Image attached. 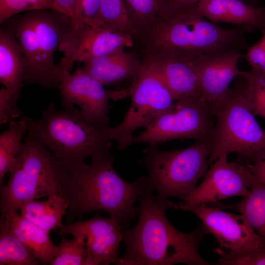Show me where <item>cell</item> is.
<instances>
[{"label":"cell","mask_w":265,"mask_h":265,"mask_svg":"<svg viewBox=\"0 0 265 265\" xmlns=\"http://www.w3.org/2000/svg\"><path fill=\"white\" fill-rule=\"evenodd\" d=\"M56 88L59 91L63 106L78 105L87 121L108 126V102L113 98V91L106 90L99 80L79 67L71 74L66 71Z\"/></svg>","instance_id":"4fadbf2b"},{"label":"cell","mask_w":265,"mask_h":265,"mask_svg":"<svg viewBox=\"0 0 265 265\" xmlns=\"http://www.w3.org/2000/svg\"><path fill=\"white\" fill-rule=\"evenodd\" d=\"M21 91H10L4 87L0 90V124H10L18 118L21 111L17 106Z\"/></svg>","instance_id":"836d02e7"},{"label":"cell","mask_w":265,"mask_h":265,"mask_svg":"<svg viewBox=\"0 0 265 265\" xmlns=\"http://www.w3.org/2000/svg\"><path fill=\"white\" fill-rule=\"evenodd\" d=\"M101 0H76L68 32L61 42L66 46L73 42L86 28L96 24Z\"/></svg>","instance_id":"f1b7e54d"},{"label":"cell","mask_w":265,"mask_h":265,"mask_svg":"<svg viewBox=\"0 0 265 265\" xmlns=\"http://www.w3.org/2000/svg\"><path fill=\"white\" fill-rule=\"evenodd\" d=\"M45 201L33 200L24 204L19 209L20 215L50 233L62 224L66 214L68 201L65 197L54 194Z\"/></svg>","instance_id":"603a6c76"},{"label":"cell","mask_w":265,"mask_h":265,"mask_svg":"<svg viewBox=\"0 0 265 265\" xmlns=\"http://www.w3.org/2000/svg\"><path fill=\"white\" fill-rule=\"evenodd\" d=\"M8 129L0 136V184L2 185L5 175L14 169L23 143L21 140L28 130L27 117L14 121Z\"/></svg>","instance_id":"d4e9b609"},{"label":"cell","mask_w":265,"mask_h":265,"mask_svg":"<svg viewBox=\"0 0 265 265\" xmlns=\"http://www.w3.org/2000/svg\"><path fill=\"white\" fill-rule=\"evenodd\" d=\"M53 9L72 16L76 0H50Z\"/></svg>","instance_id":"d590c367"},{"label":"cell","mask_w":265,"mask_h":265,"mask_svg":"<svg viewBox=\"0 0 265 265\" xmlns=\"http://www.w3.org/2000/svg\"><path fill=\"white\" fill-rule=\"evenodd\" d=\"M123 228L117 219L97 214L86 220L62 223L57 229L60 236L71 235L84 243L87 252L84 265H108L118 262Z\"/></svg>","instance_id":"8fae6325"},{"label":"cell","mask_w":265,"mask_h":265,"mask_svg":"<svg viewBox=\"0 0 265 265\" xmlns=\"http://www.w3.org/2000/svg\"><path fill=\"white\" fill-rule=\"evenodd\" d=\"M243 0V1H244V0Z\"/></svg>","instance_id":"f35d334b"},{"label":"cell","mask_w":265,"mask_h":265,"mask_svg":"<svg viewBox=\"0 0 265 265\" xmlns=\"http://www.w3.org/2000/svg\"><path fill=\"white\" fill-rule=\"evenodd\" d=\"M134 45V38L129 33L99 25L90 26L61 51L63 56L58 64L70 72L76 62L82 63Z\"/></svg>","instance_id":"9a60e30c"},{"label":"cell","mask_w":265,"mask_h":265,"mask_svg":"<svg viewBox=\"0 0 265 265\" xmlns=\"http://www.w3.org/2000/svg\"><path fill=\"white\" fill-rule=\"evenodd\" d=\"M201 14L214 23H227L265 29V6H256L242 0H205L197 4Z\"/></svg>","instance_id":"ffe728a7"},{"label":"cell","mask_w":265,"mask_h":265,"mask_svg":"<svg viewBox=\"0 0 265 265\" xmlns=\"http://www.w3.org/2000/svg\"><path fill=\"white\" fill-rule=\"evenodd\" d=\"M52 9L50 0H0V23L8 18L27 11Z\"/></svg>","instance_id":"d6a6232c"},{"label":"cell","mask_w":265,"mask_h":265,"mask_svg":"<svg viewBox=\"0 0 265 265\" xmlns=\"http://www.w3.org/2000/svg\"><path fill=\"white\" fill-rule=\"evenodd\" d=\"M241 51L229 50L198 57L188 62L197 74L201 98L212 104L222 98L232 80L239 75Z\"/></svg>","instance_id":"5bb4252c"},{"label":"cell","mask_w":265,"mask_h":265,"mask_svg":"<svg viewBox=\"0 0 265 265\" xmlns=\"http://www.w3.org/2000/svg\"><path fill=\"white\" fill-rule=\"evenodd\" d=\"M171 209L189 212L202 222L209 233L220 245L229 250L249 249L265 245V238L254 229L243 214L224 212L210 204L195 206L169 201Z\"/></svg>","instance_id":"7c38bea8"},{"label":"cell","mask_w":265,"mask_h":265,"mask_svg":"<svg viewBox=\"0 0 265 265\" xmlns=\"http://www.w3.org/2000/svg\"><path fill=\"white\" fill-rule=\"evenodd\" d=\"M197 3H175L135 39L141 55H171L186 62L229 50H247L246 34L253 28L222 27L204 17Z\"/></svg>","instance_id":"7a4b0ae2"},{"label":"cell","mask_w":265,"mask_h":265,"mask_svg":"<svg viewBox=\"0 0 265 265\" xmlns=\"http://www.w3.org/2000/svg\"><path fill=\"white\" fill-rule=\"evenodd\" d=\"M227 157L222 154L211 164L200 185L191 194L181 199L184 203L195 206L249 194L256 177L246 164L228 162Z\"/></svg>","instance_id":"30bf717a"},{"label":"cell","mask_w":265,"mask_h":265,"mask_svg":"<svg viewBox=\"0 0 265 265\" xmlns=\"http://www.w3.org/2000/svg\"><path fill=\"white\" fill-rule=\"evenodd\" d=\"M141 58L150 62L176 101L201 98L198 76L186 61L164 54H141Z\"/></svg>","instance_id":"ac0fdd59"},{"label":"cell","mask_w":265,"mask_h":265,"mask_svg":"<svg viewBox=\"0 0 265 265\" xmlns=\"http://www.w3.org/2000/svg\"><path fill=\"white\" fill-rule=\"evenodd\" d=\"M30 11L44 68L53 87H56L68 71L55 64L54 55L68 32L71 17L52 9Z\"/></svg>","instance_id":"2e32d148"},{"label":"cell","mask_w":265,"mask_h":265,"mask_svg":"<svg viewBox=\"0 0 265 265\" xmlns=\"http://www.w3.org/2000/svg\"><path fill=\"white\" fill-rule=\"evenodd\" d=\"M26 62L20 43L9 31L0 29V82L13 91H21Z\"/></svg>","instance_id":"7402d4cb"},{"label":"cell","mask_w":265,"mask_h":265,"mask_svg":"<svg viewBox=\"0 0 265 265\" xmlns=\"http://www.w3.org/2000/svg\"><path fill=\"white\" fill-rule=\"evenodd\" d=\"M239 76L244 80L246 96L253 113L265 119V74L251 68L240 71Z\"/></svg>","instance_id":"f546056e"},{"label":"cell","mask_w":265,"mask_h":265,"mask_svg":"<svg viewBox=\"0 0 265 265\" xmlns=\"http://www.w3.org/2000/svg\"><path fill=\"white\" fill-rule=\"evenodd\" d=\"M142 68L137 78L128 88L119 90L121 98L130 97L131 103L122 121L116 127L106 128L109 138L120 151L131 145L133 132L147 128L176 101L153 66L141 59Z\"/></svg>","instance_id":"ba28073f"},{"label":"cell","mask_w":265,"mask_h":265,"mask_svg":"<svg viewBox=\"0 0 265 265\" xmlns=\"http://www.w3.org/2000/svg\"><path fill=\"white\" fill-rule=\"evenodd\" d=\"M124 1L131 20L138 32V36L147 29L155 20L168 14L175 4L169 0Z\"/></svg>","instance_id":"4316f807"},{"label":"cell","mask_w":265,"mask_h":265,"mask_svg":"<svg viewBox=\"0 0 265 265\" xmlns=\"http://www.w3.org/2000/svg\"><path fill=\"white\" fill-rule=\"evenodd\" d=\"M261 32L259 41L247 49L245 57L251 68L265 74V29Z\"/></svg>","instance_id":"e575fe53"},{"label":"cell","mask_w":265,"mask_h":265,"mask_svg":"<svg viewBox=\"0 0 265 265\" xmlns=\"http://www.w3.org/2000/svg\"><path fill=\"white\" fill-rule=\"evenodd\" d=\"M82 63V69L104 86L112 85L127 80H135L142 65L137 53L127 52L125 48Z\"/></svg>","instance_id":"d6986e66"},{"label":"cell","mask_w":265,"mask_h":265,"mask_svg":"<svg viewBox=\"0 0 265 265\" xmlns=\"http://www.w3.org/2000/svg\"><path fill=\"white\" fill-rule=\"evenodd\" d=\"M212 147V141H197L182 149L163 151L149 146L144 149L138 162L147 171L145 179L156 198L181 199L191 194L209 169Z\"/></svg>","instance_id":"52a82bcc"},{"label":"cell","mask_w":265,"mask_h":265,"mask_svg":"<svg viewBox=\"0 0 265 265\" xmlns=\"http://www.w3.org/2000/svg\"><path fill=\"white\" fill-rule=\"evenodd\" d=\"M70 171L28 128L8 182L0 187L1 213L18 212L25 203L54 194L66 198Z\"/></svg>","instance_id":"5b68a950"},{"label":"cell","mask_w":265,"mask_h":265,"mask_svg":"<svg viewBox=\"0 0 265 265\" xmlns=\"http://www.w3.org/2000/svg\"><path fill=\"white\" fill-rule=\"evenodd\" d=\"M27 121L28 128L70 171L86 163L88 157L110 153L107 126L87 121L75 106L59 109L51 103L39 119L27 117Z\"/></svg>","instance_id":"277c9868"},{"label":"cell","mask_w":265,"mask_h":265,"mask_svg":"<svg viewBox=\"0 0 265 265\" xmlns=\"http://www.w3.org/2000/svg\"><path fill=\"white\" fill-rule=\"evenodd\" d=\"M41 263L13 233L7 219L0 218V265H38Z\"/></svg>","instance_id":"484cf974"},{"label":"cell","mask_w":265,"mask_h":265,"mask_svg":"<svg viewBox=\"0 0 265 265\" xmlns=\"http://www.w3.org/2000/svg\"><path fill=\"white\" fill-rule=\"evenodd\" d=\"M215 251L220 255L218 263L221 265H265V245L227 252L218 249Z\"/></svg>","instance_id":"1f68e13d"},{"label":"cell","mask_w":265,"mask_h":265,"mask_svg":"<svg viewBox=\"0 0 265 265\" xmlns=\"http://www.w3.org/2000/svg\"><path fill=\"white\" fill-rule=\"evenodd\" d=\"M0 25L16 37L23 50L26 62L24 84H36L44 89L53 87L43 65L30 11L13 15Z\"/></svg>","instance_id":"e0dca14e"},{"label":"cell","mask_w":265,"mask_h":265,"mask_svg":"<svg viewBox=\"0 0 265 265\" xmlns=\"http://www.w3.org/2000/svg\"><path fill=\"white\" fill-rule=\"evenodd\" d=\"M91 159L90 164L85 163L70 171L65 188L68 201L67 222L101 211L128 227L137 216L136 201L148 187L144 176L133 183L123 180L114 169L111 153Z\"/></svg>","instance_id":"3957f363"},{"label":"cell","mask_w":265,"mask_h":265,"mask_svg":"<svg viewBox=\"0 0 265 265\" xmlns=\"http://www.w3.org/2000/svg\"><path fill=\"white\" fill-rule=\"evenodd\" d=\"M8 220L16 237L30 253L42 264L52 265L57 246L49 233L26 219L18 212L1 213Z\"/></svg>","instance_id":"44dd1931"},{"label":"cell","mask_w":265,"mask_h":265,"mask_svg":"<svg viewBox=\"0 0 265 265\" xmlns=\"http://www.w3.org/2000/svg\"><path fill=\"white\" fill-rule=\"evenodd\" d=\"M96 21L104 27L129 33L134 39L138 34L131 20L124 0H101Z\"/></svg>","instance_id":"83f0119b"},{"label":"cell","mask_w":265,"mask_h":265,"mask_svg":"<svg viewBox=\"0 0 265 265\" xmlns=\"http://www.w3.org/2000/svg\"><path fill=\"white\" fill-rule=\"evenodd\" d=\"M246 165L257 180L265 183V159L258 163Z\"/></svg>","instance_id":"8d00e7d4"},{"label":"cell","mask_w":265,"mask_h":265,"mask_svg":"<svg viewBox=\"0 0 265 265\" xmlns=\"http://www.w3.org/2000/svg\"><path fill=\"white\" fill-rule=\"evenodd\" d=\"M57 246L52 265H84L87 252L84 243L74 238L63 236Z\"/></svg>","instance_id":"4dcf8cb0"},{"label":"cell","mask_w":265,"mask_h":265,"mask_svg":"<svg viewBox=\"0 0 265 265\" xmlns=\"http://www.w3.org/2000/svg\"><path fill=\"white\" fill-rule=\"evenodd\" d=\"M137 207V225L123 228L126 248L116 265H213L199 252L209 233L203 224L189 233L177 230L166 217V211L171 209L169 201L157 199L148 185Z\"/></svg>","instance_id":"6da1fadb"},{"label":"cell","mask_w":265,"mask_h":265,"mask_svg":"<svg viewBox=\"0 0 265 265\" xmlns=\"http://www.w3.org/2000/svg\"><path fill=\"white\" fill-rule=\"evenodd\" d=\"M214 131L211 104L201 98L176 101L144 130L133 135L131 145L146 143L158 147L174 139L212 141Z\"/></svg>","instance_id":"9c48e42d"},{"label":"cell","mask_w":265,"mask_h":265,"mask_svg":"<svg viewBox=\"0 0 265 265\" xmlns=\"http://www.w3.org/2000/svg\"><path fill=\"white\" fill-rule=\"evenodd\" d=\"M211 104L215 123L210 164L222 154H237L235 161L242 164L265 159V131L251 110L243 78L238 76L226 94Z\"/></svg>","instance_id":"8992f818"},{"label":"cell","mask_w":265,"mask_h":265,"mask_svg":"<svg viewBox=\"0 0 265 265\" xmlns=\"http://www.w3.org/2000/svg\"><path fill=\"white\" fill-rule=\"evenodd\" d=\"M173 3L179 4H190V3H198V2L205 0H169Z\"/></svg>","instance_id":"74e56055"},{"label":"cell","mask_w":265,"mask_h":265,"mask_svg":"<svg viewBox=\"0 0 265 265\" xmlns=\"http://www.w3.org/2000/svg\"><path fill=\"white\" fill-rule=\"evenodd\" d=\"M211 204L221 210L239 212L246 217L255 231L265 238V183L256 179L250 188L249 194L237 203L225 205L217 202Z\"/></svg>","instance_id":"cb8c5ba5"}]
</instances>
